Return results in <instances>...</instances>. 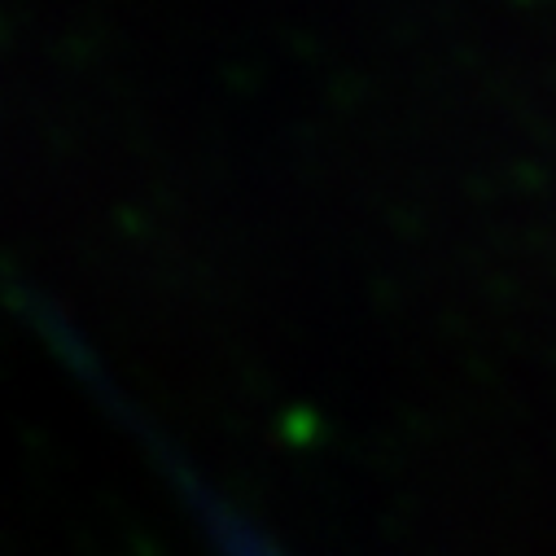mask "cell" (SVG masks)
I'll list each match as a JSON object with an SVG mask.
<instances>
[]
</instances>
